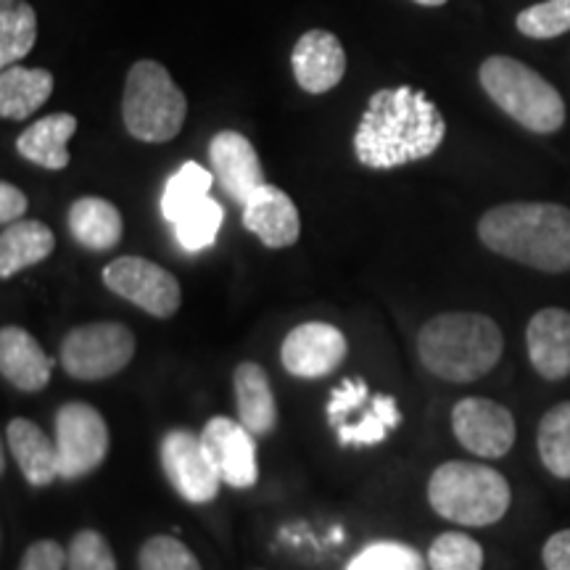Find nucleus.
I'll return each instance as SVG.
<instances>
[{"label":"nucleus","mask_w":570,"mask_h":570,"mask_svg":"<svg viewBox=\"0 0 570 570\" xmlns=\"http://www.w3.org/2000/svg\"><path fill=\"white\" fill-rule=\"evenodd\" d=\"M444 138L439 106L423 90L399 85L370 96L354 132V154L367 169H396L433 156Z\"/></svg>","instance_id":"f257e3e1"},{"label":"nucleus","mask_w":570,"mask_h":570,"mask_svg":"<svg viewBox=\"0 0 570 570\" xmlns=\"http://www.w3.org/2000/svg\"><path fill=\"white\" fill-rule=\"evenodd\" d=\"M481 244L499 256L560 275L570 269V209L544 202H515L489 209L479 223Z\"/></svg>","instance_id":"f03ea898"},{"label":"nucleus","mask_w":570,"mask_h":570,"mask_svg":"<svg viewBox=\"0 0 570 570\" xmlns=\"http://www.w3.org/2000/svg\"><path fill=\"white\" fill-rule=\"evenodd\" d=\"M504 336L479 312H446L428 320L417 336L420 362L449 383H473L499 365Z\"/></svg>","instance_id":"7ed1b4c3"},{"label":"nucleus","mask_w":570,"mask_h":570,"mask_svg":"<svg viewBox=\"0 0 570 570\" xmlns=\"http://www.w3.org/2000/svg\"><path fill=\"white\" fill-rule=\"evenodd\" d=\"M433 512L468 529L494 525L508 515L512 491L502 473L479 462H444L428 481Z\"/></svg>","instance_id":"20e7f679"},{"label":"nucleus","mask_w":570,"mask_h":570,"mask_svg":"<svg viewBox=\"0 0 570 570\" xmlns=\"http://www.w3.org/2000/svg\"><path fill=\"white\" fill-rule=\"evenodd\" d=\"M479 77L491 101L525 130L550 135L566 125V101L558 88L529 63L510 56H489Z\"/></svg>","instance_id":"39448f33"},{"label":"nucleus","mask_w":570,"mask_h":570,"mask_svg":"<svg viewBox=\"0 0 570 570\" xmlns=\"http://www.w3.org/2000/svg\"><path fill=\"white\" fill-rule=\"evenodd\" d=\"M188 101L164 63L142 59L130 67L122 96L127 132L142 142H167L183 130Z\"/></svg>","instance_id":"423d86ee"},{"label":"nucleus","mask_w":570,"mask_h":570,"mask_svg":"<svg viewBox=\"0 0 570 570\" xmlns=\"http://www.w3.org/2000/svg\"><path fill=\"white\" fill-rule=\"evenodd\" d=\"M327 423L336 428L341 446H375L402 423L396 399L389 394H370L362 377L344 381L333 389L325 407Z\"/></svg>","instance_id":"0eeeda50"},{"label":"nucleus","mask_w":570,"mask_h":570,"mask_svg":"<svg viewBox=\"0 0 570 570\" xmlns=\"http://www.w3.org/2000/svg\"><path fill=\"white\" fill-rule=\"evenodd\" d=\"M135 356V336L122 323H90L61 341V365L77 381H106L122 373Z\"/></svg>","instance_id":"6e6552de"},{"label":"nucleus","mask_w":570,"mask_h":570,"mask_svg":"<svg viewBox=\"0 0 570 570\" xmlns=\"http://www.w3.org/2000/svg\"><path fill=\"white\" fill-rule=\"evenodd\" d=\"M104 283L111 294L127 298L151 317L169 320L180 309L183 288L180 281L142 256H119L104 269Z\"/></svg>","instance_id":"1a4fd4ad"},{"label":"nucleus","mask_w":570,"mask_h":570,"mask_svg":"<svg viewBox=\"0 0 570 570\" xmlns=\"http://www.w3.org/2000/svg\"><path fill=\"white\" fill-rule=\"evenodd\" d=\"M56 446H59L61 479H82L106 460L109 425L90 404L69 402L56 412Z\"/></svg>","instance_id":"9d476101"},{"label":"nucleus","mask_w":570,"mask_h":570,"mask_svg":"<svg viewBox=\"0 0 570 570\" xmlns=\"http://www.w3.org/2000/svg\"><path fill=\"white\" fill-rule=\"evenodd\" d=\"M159 458L164 475L183 499L204 504L219 494L223 479L206 458L202 436L190 433L188 428H175V431L164 433Z\"/></svg>","instance_id":"9b49d317"},{"label":"nucleus","mask_w":570,"mask_h":570,"mask_svg":"<svg viewBox=\"0 0 570 570\" xmlns=\"http://www.w3.org/2000/svg\"><path fill=\"white\" fill-rule=\"evenodd\" d=\"M452 431L475 458L499 460L515 444V417L504 404L483 396L460 399L452 410Z\"/></svg>","instance_id":"f8f14e48"},{"label":"nucleus","mask_w":570,"mask_h":570,"mask_svg":"<svg viewBox=\"0 0 570 570\" xmlns=\"http://www.w3.org/2000/svg\"><path fill=\"white\" fill-rule=\"evenodd\" d=\"M204 452L219 479L233 489H252L259 479L254 433L230 417H212L202 431Z\"/></svg>","instance_id":"ddd939ff"},{"label":"nucleus","mask_w":570,"mask_h":570,"mask_svg":"<svg viewBox=\"0 0 570 570\" xmlns=\"http://www.w3.org/2000/svg\"><path fill=\"white\" fill-rule=\"evenodd\" d=\"M348 341L336 325L304 323L288 333L281 346L283 367L296 377H325L344 365Z\"/></svg>","instance_id":"4468645a"},{"label":"nucleus","mask_w":570,"mask_h":570,"mask_svg":"<svg viewBox=\"0 0 570 570\" xmlns=\"http://www.w3.org/2000/svg\"><path fill=\"white\" fill-rule=\"evenodd\" d=\"M209 161L219 185L233 202L244 206L259 185H265L259 154L244 132L223 130L209 142Z\"/></svg>","instance_id":"2eb2a0df"},{"label":"nucleus","mask_w":570,"mask_h":570,"mask_svg":"<svg viewBox=\"0 0 570 570\" xmlns=\"http://www.w3.org/2000/svg\"><path fill=\"white\" fill-rule=\"evenodd\" d=\"M298 88L320 96L333 90L346 75V53L341 40L327 30L304 32L291 53Z\"/></svg>","instance_id":"dca6fc26"},{"label":"nucleus","mask_w":570,"mask_h":570,"mask_svg":"<svg viewBox=\"0 0 570 570\" xmlns=\"http://www.w3.org/2000/svg\"><path fill=\"white\" fill-rule=\"evenodd\" d=\"M244 227L267 248H288L302 235V217L294 198L265 183L244 204Z\"/></svg>","instance_id":"f3484780"},{"label":"nucleus","mask_w":570,"mask_h":570,"mask_svg":"<svg viewBox=\"0 0 570 570\" xmlns=\"http://www.w3.org/2000/svg\"><path fill=\"white\" fill-rule=\"evenodd\" d=\"M529 360L544 381H566L570 375V312L547 306L531 317L525 331Z\"/></svg>","instance_id":"a211bd4d"},{"label":"nucleus","mask_w":570,"mask_h":570,"mask_svg":"<svg viewBox=\"0 0 570 570\" xmlns=\"http://www.w3.org/2000/svg\"><path fill=\"white\" fill-rule=\"evenodd\" d=\"M0 373L11 386L35 394L51 381L53 360L42 352L32 333H27L24 327L6 325L0 331Z\"/></svg>","instance_id":"6ab92c4d"},{"label":"nucleus","mask_w":570,"mask_h":570,"mask_svg":"<svg viewBox=\"0 0 570 570\" xmlns=\"http://www.w3.org/2000/svg\"><path fill=\"white\" fill-rule=\"evenodd\" d=\"M6 444H9L13 460L24 475L27 483L35 489L51 487L56 479H61L59 468V446L46 436L40 425L32 420L17 417L6 425Z\"/></svg>","instance_id":"aec40b11"},{"label":"nucleus","mask_w":570,"mask_h":570,"mask_svg":"<svg viewBox=\"0 0 570 570\" xmlns=\"http://www.w3.org/2000/svg\"><path fill=\"white\" fill-rule=\"evenodd\" d=\"M235 386V407L238 420L256 436H267L277 425V402L269 386L265 367L256 362H240L233 375Z\"/></svg>","instance_id":"412c9836"},{"label":"nucleus","mask_w":570,"mask_h":570,"mask_svg":"<svg viewBox=\"0 0 570 570\" xmlns=\"http://www.w3.org/2000/svg\"><path fill=\"white\" fill-rule=\"evenodd\" d=\"M77 132V117L75 114H51L32 122L24 132L17 138V151L24 156L27 161L38 164L42 169H59L69 167V138Z\"/></svg>","instance_id":"4be33fe9"},{"label":"nucleus","mask_w":570,"mask_h":570,"mask_svg":"<svg viewBox=\"0 0 570 570\" xmlns=\"http://www.w3.org/2000/svg\"><path fill=\"white\" fill-rule=\"evenodd\" d=\"M69 233L90 252H111L122 240V214L106 198L82 196L69 209Z\"/></svg>","instance_id":"5701e85b"},{"label":"nucleus","mask_w":570,"mask_h":570,"mask_svg":"<svg viewBox=\"0 0 570 570\" xmlns=\"http://www.w3.org/2000/svg\"><path fill=\"white\" fill-rule=\"evenodd\" d=\"M56 238L51 227L38 219H17L6 225L0 235V277L9 281L21 269L40 265L53 254Z\"/></svg>","instance_id":"b1692460"},{"label":"nucleus","mask_w":570,"mask_h":570,"mask_svg":"<svg viewBox=\"0 0 570 570\" xmlns=\"http://www.w3.org/2000/svg\"><path fill=\"white\" fill-rule=\"evenodd\" d=\"M53 92V75L48 69L13 67L0 75V117L19 119L32 117Z\"/></svg>","instance_id":"393cba45"},{"label":"nucleus","mask_w":570,"mask_h":570,"mask_svg":"<svg viewBox=\"0 0 570 570\" xmlns=\"http://www.w3.org/2000/svg\"><path fill=\"white\" fill-rule=\"evenodd\" d=\"M38 42V13L27 0H0V67L24 59Z\"/></svg>","instance_id":"a878e982"},{"label":"nucleus","mask_w":570,"mask_h":570,"mask_svg":"<svg viewBox=\"0 0 570 570\" xmlns=\"http://www.w3.org/2000/svg\"><path fill=\"white\" fill-rule=\"evenodd\" d=\"M539 458L554 479H570V402L554 404L539 423Z\"/></svg>","instance_id":"bb28decb"},{"label":"nucleus","mask_w":570,"mask_h":570,"mask_svg":"<svg viewBox=\"0 0 570 570\" xmlns=\"http://www.w3.org/2000/svg\"><path fill=\"white\" fill-rule=\"evenodd\" d=\"M223 223H225L223 204L214 202L212 196H204L202 202L188 206V209L180 214V219L175 223V238L183 252L198 254L204 252V248L214 246Z\"/></svg>","instance_id":"cd10ccee"},{"label":"nucleus","mask_w":570,"mask_h":570,"mask_svg":"<svg viewBox=\"0 0 570 570\" xmlns=\"http://www.w3.org/2000/svg\"><path fill=\"white\" fill-rule=\"evenodd\" d=\"M214 183V173L204 169L202 164L196 161H185L177 173L169 177L167 185H164L161 194V214L167 223H177L180 214L194 206L196 202H202L204 196H209Z\"/></svg>","instance_id":"c85d7f7f"},{"label":"nucleus","mask_w":570,"mask_h":570,"mask_svg":"<svg viewBox=\"0 0 570 570\" xmlns=\"http://www.w3.org/2000/svg\"><path fill=\"white\" fill-rule=\"evenodd\" d=\"M428 568L431 570H481L483 547L468 533L446 531L433 541L428 550Z\"/></svg>","instance_id":"c756f323"},{"label":"nucleus","mask_w":570,"mask_h":570,"mask_svg":"<svg viewBox=\"0 0 570 570\" xmlns=\"http://www.w3.org/2000/svg\"><path fill=\"white\" fill-rule=\"evenodd\" d=\"M346 570H428V562L415 547L402 541H373L348 562Z\"/></svg>","instance_id":"7c9ffc66"},{"label":"nucleus","mask_w":570,"mask_h":570,"mask_svg":"<svg viewBox=\"0 0 570 570\" xmlns=\"http://www.w3.org/2000/svg\"><path fill=\"white\" fill-rule=\"evenodd\" d=\"M520 35L533 40H552L570 32V0H544L529 6L515 19Z\"/></svg>","instance_id":"2f4dec72"},{"label":"nucleus","mask_w":570,"mask_h":570,"mask_svg":"<svg viewBox=\"0 0 570 570\" xmlns=\"http://www.w3.org/2000/svg\"><path fill=\"white\" fill-rule=\"evenodd\" d=\"M140 570H202V562L180 539L151 537L138 552Z\"/></svg>","instance_id":"473e14b6"},{"label":"nucleus","mask_w":570,"mask_h":570,"mask_svg":"<svg viewBox=\"0 0 570 570\" xmlns=\"http://www.w3.org/2000/svg\"><path fill=\"white\" fill-rule=\"evenodd\" d=\"M67 570H117V558L104 533L90 529L75 533L67 550Z\"/></svg>","instance_id":"72a5a7b5"},{"label":"nucleus","mask_w":570,"mask_h":570,"mask_svg":"<svg viewBox=\"0 0 570 570\" xmlns=\"http://www.w3.org/2000/svg\"><path fill=\"white\" fill-rule=\"evenodd\" d=\"M19 570H67V550L51 539L35 541L21 558Z\"/></svg>","instance_id":"f704fd0d"},{"label":"nucleus","mask_w":570,"mask_h":570,"mask_svg":"<svg viewBox=\"0 0 570 570\" xmlns=\"http://www.w3.org/2000/svg\"><path fill=\"white\" fill-rule=\"evenodd\" d=\"M541 558H544L547 570H570V529L552 533Z\"/></svg>","instance_id":"c9c22d12"},{"label":"nucleus","mask_w":570,"mask_h":570,"mask_svg":"<svg viewBox=\"0 0 570 570\" xmlns=\"http://www.w3.org/2000/svg\"><path fill=\"white\" fill-rule=\"evenodd\" d=\"M27 196L21 194L17 185L0 183V223L11 225L17 223L19 217H24L27 212Z\"/></svg>","instance_id":"e433bc0d"},{"label":"nucleus","mask_w":570,"mask_h":570,"mask_svg":"<svg viewBox=\"0 0 570 570\" xmlns=\"http://www.w3.org/2000/svg\"><path fill=\"white\" fill-rule=\"evenodd\" d=\"M412 3H417V6H431V9H436V6H444L446 0H412Z\"/></svg>","instance_id":"4c0bfd02"}]
</instances>
